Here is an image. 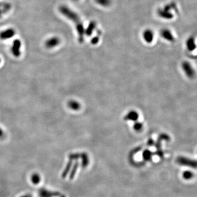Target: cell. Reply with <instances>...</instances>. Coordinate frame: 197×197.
Returning <instances> with one entry per match:
<instances>
[{
    "instance_id": "obj_7",
    "label": "cell",
    "mask_w": 197,
    "mask_h": 197,
    "mask_svg": "<svg viewBox=\"0 0 197 197\" xmlns=\"http://www.w3.org/2000/svg\"><path fill=\"white\" fill-rule=\"evenodd\" d=\"M15 33L16 32L14 29H6L0 33V38L3 40L11 38L14 36Z\"/></svg>"
},
{
    "instance_id": "obj_12",
    "label": "cell",
    "mask_w": 197,
    "mask_h": 197,
    "mask_svg": "<svg viewBox=\"0 0 197 197\" xmlns=\"http://www.w3.org/2000/svg\"><path fill=\"white\" fill-rule=\"evenodd\" d=\"M186 45H187V49H188L189 51H192L196 49V45L195 44L194 38L193 37H190L189 38H188L187 41Z\"/></svg>"
},
{
    "instance_id": "obj_19",
    "label": "cell",
    "mask_w": 197,
    "mask_h": 197,
    "mask_svg": "<svg viewBox=\"0 0 197 197\" xmlns=\"http://www.w3.org/2000/svg\"><path fill=\"white\" fill-rule=\"evenodd\" d=\"M192 176V174L189 171H186L184 173V177L185 179H189Z\"/></svg>"
},
{
    "instance_id": "obj_18",
    "label": "cell",
    "mask_w": 197,
    "mask_h": 197,
    "mask_svg": "<svg viewBox=\"0 0 197 197\" xmlns=\"http://www.w3.org/2000/svg\"><path fill=\"white\" fill-rule=\"evenodd\" d=\"M82 159H83V165L84 166H86L88 163V156H87L86 154L83 153V154H82Z\"/></svg>"
},
{
    "instance_id": "obj_24",
    "label": "cell",
    "mask_w": 197,
    "mask_h": 197,
    "mask_svg": "<svg viewBox=\"0 0 197 197\" xmlns=\"http://www.w3.org/2000/svg\"><path fill=\"white\" fill-rule=\"evenodd\" d=\"M0 62H1V59H0Z\"/></svg>"
},
{
    "instance_id": "obj_17",
    "label": "cell",
    "mask_w": 197,
    "mask_h": 197,
    "mask_svg": "<svg viewBox=\"0 0 197 197\" xmlns=\"http://www.w3.org/2000/svg\"><path fill=\"white\" fill-rule=\"evenodd\" d=\"M151 153H152L151 152L148 150L145 151L143 153V157L144 159H145L146 160H148L151 158V156L152 155Z\"/></svg>"
},
{
    "instance_id": "obj_21",
    "label": "cell",
    "mask_w": 197,
    "mask_h": 197,
    "mask_svg": "<svg viewBox=\"0 0 197 197\" xmlns=\"http://www.w3.org/2000/svg\"><path fill=\"white\" fill-rule=\"evenodd\" d=\"M3 137H4V133L2 129L0 128V138H2Z\"/></svg>"
},
{
    "instance_id": "obj_14",
    "label": "cell",
    "mask_w": 197,
    "mask_h": 197,
    "mask_svg": "<svg viewBox=\"0 0 197 197\" xmlns=\"http://www.w3.org/2000/svg\"><path fill=\"white\" fill-rule=\"evenodd\" d=\"M68 106L70 108L72 109V110L77 111L80 108L81 105L79 103H78L76 101L70 100V101L68 103Z\"/></svg>"
},
{
    "instance_id": "obj_23",
    "label": "cell",
    "mask_w": 197,
    "mask_h": 197,
    "mask_svg": "<svg viewBox=\"0 0 197 197\" xmlns=\"http://www.w3.org/2000/svg\"><path fill=\"white\" fill-rule=\"evenodd\" d=\"M74 1H78V0H74Z\"/></svg>"
},
{
    "instance_id": "obj_10",
    "label": "cell",
    "mask_w": 197,
    "mask_h": 197,
    "mask_svg": "<svg viewBox=\"0 0 197 197\" xmlns=\"http://www.w3.org/2000/svg\"><path fill=\"white\" fill-rule=\"evenodd\" d=\"M143 37H144V40L146 42L151 43L152 42L153 40L154 35L151 30H147L143 33Z\"/></svg>"
},
{
    "instance_id": "obj_20",
    "label": "cell",
    "mask_w": 197,
    "mask_h": 197,
    "mask_svg": "<svg viewBox=\"0 0 197 197\" xmlns=\"http://www.w3.org/2000/svg\"><path fill=\"white\" fill-rule=\"evenodd\" d=\"M98 42V37H95L91 40V42L93 45H96Z\"/></svg>"
},
{
    "instance_id": "obj_22",
    "label": "cell",
    "mask_w": 197,
    "mask_h": 197,
    "mask_svg": "<svg viewBox=\"0 0 197 197\" xmlns=\"http://www.w3.org/2000/svg\"><path fill=\"white\" fill-rule=\"evenodd\" d=\"M153 141L152 139H150L148 141L147 144L148 146H152V145H153Z\"/></svg>"
},
{
    "instance_id": "obj_5",
    "label": "cell",
    "mask_w": 197,
    "mask_h": 197,
    "mask_svg": "<svg viewBox=\"0 0 197 197\" xmlns=\"http://www.w3.org/2000/svg\"><path fill=\"white\" fill-rule=\"evenodd\" d=\"M60 43V40L58 37H51L45 41V45L47 48L51 49L59 45Z\"/></svg>"
},
{
    "instance_id": "obj_16",
    "label": "cell",
    "mask_w": 197,
    "mask_h": 197,
    "mask_svg": "<svg viewBox=\"0 0 197 197\" xmlns=\"http://www.w3.org/2000/svg\"><path fill=\"white\" fill-rule=\"evenodd\" d=\"M142 127H143L142 124L139 123V122H136L134 125V129L136 131H140L142 129Z\"/></svg>"
},
{
    "instance_id": "obj_2",
    "label": "cell",
    "mask_w": 197,
    "mask_h": 197,
    "mask_svg": "<svg viewBox=\"0 0 197 197\" xmlns=\"http://www.w3.org/2000/svg\"><path fill=\"white\" fill-rule=\"evenodd\" d=\"M171 9V6L169 4L166 6L163 9H159L158 11V15L164 19H170L173 18V15L170 12V10Z\"/></svg>"
},
{
    "instance_id": "obj_3",
    "label": "cell",
    "mask_w": 197,
    "mask_h": 197,
    "mask_svg": "<svg viewBox=\"0 0 197 197\" xmlns=\"http://www.w3.org/2000/svg\"><path fill=\"white\" fill-rule=\"evenodd\" d=\"M177 162L181 165L189 166L194 168H196L197 166V163L196 160H191L188 158L183 157H178L177 159Z\"/></svg>"
},
{
    "instance_id": "obj_6",
    "label": "cell",
    "mask_w": 197,
    "mask_h": 197,
    "mask_svg": "<svg viewBox=\"0 0 197 197\" xmlns=\"http://www.w3.org/2000/svg\"><path fill=\"white\" fill-rule=\"evenodd\" d=\"M182 69L184 70L186 75L189 77L192 78L194 76V71L193 70L191 64L188 62H184L182 64Z\"/></svg>"
},
{
    "instance_id": "obj_4",
    "label": "cell",
    "mask_w": 197,
    "mask_h": 197,
    "mask_svg": "<svg viewBox=\"0 0 197 197\" xmlns=\"http://www.w3.org/2000/svg\"><path fill=\"white\" fill-rule=\"evenodd\" d=\"M21 43L19 40L16 39L13 41L11 50H12V53L14 57H19L21 55Z\"/></svg>"
},
{
    "instance_id": "obj_9",
    "label": "cell",
    "mask_w": 197,
    "mask_h": 197,
    "mask_svg": "<svg viewBox=\"0 0 197 197\" xmlns=\"http://www.w3.org/2000/svg\"><path fill=\"white\" fill-rule=\"evenodd\" d=\"M161 35L164 38V39H165L166 40L169 41H174V37L173 36L169 30H163L161 32Z\"/></svg>"
},
{
    "instance_id": "obj_8",
    "label": "cell",
    "mask_w": 197,
    "mask_h": 197,
    "mask_svg": "<svg viewBox=\"0 0 197 197\" xmlns=\"http://www.w3.org/2000/svg\"><path fill=\"white\" fill-rule=\"evenodd\" d=\"M11 8V4L7 2H0V18L2 15L8 13Z\"/></svg>"
},
{
    "instance_id": "obj_11",
    "label": "cell",
    "mask_w": 197,
    "mask_h": 197,
    "mask_svg": "<svg viewBox=\"0 0 197 197\" xmlns=\"http://www.w3.org/2000/svg\"><path fill=\"white\" fill-rule=\"evenodd\" d=\"M139 118V115L136 111H132L129 112L124 117V119L127 120H133L135 121Z\"/></svg>"
},
{
    "instance_id": "obj_1",
    "label": "cell",
    "mask_w": 197,
    "mask_h": 197,
    "mask_svg": "<svg viewBox=\"0 0 197 197\" xmlns=\"http://www.w3.org/2000/svg\"><path fill=\"white\" fill-rule=\"evenodd\" d=\"M59 11L63 16H66L67 18H68L71 21H73L74 23L76 24V30L79 37L78 40L80 42H83L85 30L83 27V25L82 24L81 21H80L78 14L65 6H60L59 7Z\"/></svg>"
},
{
    "instance_id": "obj_13",
    "label": "cell",
    "mask_w": 197,
    "mask_h": 197,
    "mask_svg": "<svg viewBox=\"0 0 197 197\" xmlns=\"http://www.w3.org/2000/svg\"><path fill=\"white\" fill-rule=\"evenodd\" d=\"M96 24L95 21H91L90 24L88 25V28L85 30V33L87 36H90L91 33L94 31L95 28H96Z\"/></svg>"
},
{
    "instance_id": "obj_15",
    "label": "cell",
    "mask_w": 197,
    "mask_h": 197,
    "mask_svg": "<svg viewBox=\"0 0 197 197\" xmlns=\"http://www.w3.org/2000/svg\"><path fill=\"white\" fill-rule=\"evenodd\" d=\"M95 2L103 7L109 6L111 3V0H95Z\"/></svg>"
}]
</instances>
